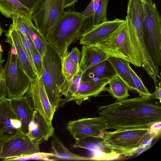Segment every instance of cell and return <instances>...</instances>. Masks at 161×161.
I'll list each match as a JSON object with an SVG mask.
<instances>
[{"instance_id": "42", "label": "cell", "mask_w": 161, "mask_h": 161, "mask_svg": "<svg viewBox=\"0 0 161 161\" xmlns=\"http://www.w3.org/2000/svg\"><path fill=\"white\" fill-rule=\"evenodd\" d=\"M0 51H1L2 52H3V51L2 49V46L0 44Z\"/></svg>"}, {"instance_id": "39", "label": "cell", "mask_w": 161, "mask_h": 161, "mask_svg": "<svg viewBox=\"0 0 161 161\" xmlns=\"http://www.w3.org/2000/svg\"><path fill=\"white\" fill-rule=\"evenodd\" d=\"M2 53L3 52L0 51V67L3 65V63L4 61V60L3 59Z\"/></svg>"}, {"instance_id": "18", "label": "cell", "mask_w": 161, "mask_h": 161, "mask_svg": "<svg viewBox=\"0 0 161 161\" xmlns=\"http://www.w3.org/2000/svg\"><path fill=\"white\" fill-rule=\"evenodd\" d=\"M82 45L79 68L83 72L109 58L103 50L96 46Z\"/></svg>"}, {"instance_id": "23", "label": "cell", "mask_w": 161, "mask_h": 161, "mask_svg": "<svg viewBox=\"0 0 161 161\" xmlns=\"http://www.w3.org/2000/svg\"><path fill=\"white\" fill-rule=\"evenodd\" d=\"M111 65L115 75L125 84L128 89L135 91V87L128 64L129 63L115 57H110L107 59Z\"/></svg>"}, {"instance_id": "4", "label": "cell", "mask_w": 161, "mask_h": 161, "mask_svg": "<svg viewBox=\"0 0 161 161\" xmlns=\"http://www.w3.org/2000/svg\"><path fill=\"white\" fill-rule=\"evenodd\" d=\"M159 135L151 130L104 131L99 143L102 147L117 152L121 155L132 156L150 146L152 141Z\"/></svg>"}, {"instance_id": "37", "label": "cell", "mask_w": 161, "mask_h": 161, "mask_svg": "<svg viewBox=\"0 0 161 161\" xmlns=\"http://www.w3.org/2000/svg\"><path fill=\"white\" fill-rule=\"evenodd\" d=\"M21 3L31 11L39 0H18Z\"/></svg>"}, {"instance_id": "20", "label": "cell", "mask_w": 161, "mask_h": 161, "mask_svg": "<svg viewBox=\"0 0 161 161\" xmlns=\"http://www.w3.org/2000/svg\"><path fill=\"white\" fill-rule=\"evenodd\" d=\"M115 75L113 68L109 61L106 60L84 72L81 81H97L104 79H110Z\"/></svg>"}, {"instance_id": "33", "label": "cell", "mask_w": 161, "mask_h": 161, "mask_svg": "<svg viewBox=\"0 0 161 161\" xmlns=\"http://www.w3.org/2000/svg\"><path fill=\"white\" fill-rule=\"evenodd\" d=\"M101 0H92L89 4L81 14L84 16L88 17L93 15L97 9Z\"/></svg>"}, {"instance_id": "26", "label": "cell", "mask_w": 161, "mask_h": 161, "mask_svg": "<svg viewBox=\"0 0 161 161\" xmlns=\"http://www.w3.org/2000/svg\"><path fill=\"white\" fill-rule=\"evenodd\" d=\"M61 58L62 72L68 82L78 71L79 65L69 57L68 50Z\"/></svg>"}, {"instance_id": "19", "label": "cell", "mask_w": 161, "mask_h": 161, "mask_svg": "<svg viewBox=\"0 0 161 161\" xmlns=\"http://www.w3.org/2000/svg\"><path fill=\"white\" fill-rule=\"evenodd\" d=\"M0 12L7 18L15 16L23 20H32L30 10L18 0H0Z\"/></svg>"}, {"instance_id": "14", "label": "cell", "mask_w": 161, "mask_h": 161, "mask_svg": "<svg viewBox=\"0 0 161 161\" xmlns=\"http://www.w3.org/2000/svg\"><path fill=\"white\" fill-rule=\"evenodd\" d=\"M109 79H104L97 81H81L76 91L72 95L63 99L61 104L73 100L80 104L83 101L91 97L98 96L104 91H108V87H106Z\"/></svg>"}, {"instance_id": "6", "label": "cell", "mask_w": 161, "mask_h": 161, "mask_svg": "<svg viewBox=\"0 0 161 161\" xmlns=\"http://www.w3.org/2000/svg\"><path fill=\"white\" fill-rule=\"evenodd\" d=\"M143 39L147 52L156 68L161 65V18L155 3H143Z\"/></svg>"}, {"instance_id": "9", "label": "cell", "mask_w": 161, "mask_h": 161, "mask_svg": "<svg viewBox=\"0 0 161 161\" xmlns=\"http://www.w3.org/2000/svg\"><path fill=\"white\" fill-rule=\"evenodd\" d=\"M39 144L30 140L22 132L1 141L0 159L5 161L40 153Z\"/></svg>"}, {"instance_id": "7", "label": "cell", "mask_w": 161, "mask_h": 161, "mask_svg": "<svg viewBox=\"0 0 161 161\" xmlns=\"http://www.w3.org/2000/svg\"><path fill=\"white\" fill-rule=\"evenodd\" d=\"M4 69L8 98L12 99L24 96L30 88L31 81L25 72L17 54H13L10 49Z\"/></svg>"}, {"instance_id": "17", "label": "cell", "mask_w": 161, "mask_h": 161, "mask_svg": "<svg viewBox=\"0 0 161 161\" xmlns=\"http://www.w3.org/2000/svg\"><path fill=\"white\" fill-rule=\"evenodd\" d=\"M10 100L12 108L21 123V131L26 134L35 110L31 103L26 95Z\"/></svg>"}, {"instance_id": "2", "label": "cell", "mask_w": 161, "mask_h": 161, "mask_svg": "<svg viewBox=\"0 0 161 161\" xmlns=\"http://www.w3.org/2000/svg\"><path fill=\"white\" fill-rule=\"evenodd\" d=\"M92 16L86 17L74 11H64L46 38L62 57L74 41L93 26Z\"/></svg>"}, {"instance_id": "8", "label": "cell", "mask_w": 161, "mask_h": 161, "mask_svg": "<svg viewBox=\"0 0 161 161\" xmlns=\"http://www.w3.org/2000/svg\"><path fill=\"white\" fill-rule=\"evenodd\" d=\"M64 11L63 0H39L31 13L35 25L45 36Z\"/></svg>"}, {"instance_id": "41", "label": "cell", "mask_w": 161, "mask_h": 161, "mask_svg": "<svg viewBox=\"0 0 161 161\" xmlns=\"http://www.w3.org/2000/svg\"><path fill=\"white\" fill-rule=\"evenodd\" d=\"M143 3H147V0H140Z\"/></svg>"}, {"instance_id": "12", "label": "cell", "mask_w": 161, "mask_h": 161, "mask_svg": "<svg viewBox=\"0 0 161 161\" xmlns=\"http://www.w3.org/2000/svg\"><path fill=\"white\" fill-rule=\"evenodd\" d=\"M21 124L7 97L0 102V137L1 141L22 132Z\"/></svg>"}, {"instance_id": "22", "label": "cell", "mask_w": 161, "mask_h": 161, "mask_svg": "<svg viewBox=\"0 0 161 161\" xmlns=\"http://www.w3.org/2000/svg\"><path fill=\"white\" fill-rule=\"evenodd\" d=\"M52 136L53 138L51 147L52 157L57 160H91L90 158L78 155L69 150L54 132Z\"/></svg>"}, {"instance_id": "43", "label": "cell", "mask_w": 161, "mask_h": 161, "mask_svg": "<svg viewBox=\"0 0 161 161\" xmlns=\"http://www.w3.org/2000/svg\"><path fill=\"white\" fill-rule=\"evenodd\" d=\"M1 139L0 137V150L1 149Z\"/></svg>"}, {"instance_id": "36", "label": "cell", "mask_w": 161, "mask_h": 161, "mask_svg": "<svg viewBox=\"0 0 161 161\" xmlns=\"http://www.w3.org/2000/svg\"><path fill=\"white\" fill-rule=\"evenodd\" d=\"M158 86H157L155 88V92L151 93V95L149 97L150 99H157L159 100V102L161 103V82L160 81L158 82Z\"/></svg>"}, {"instance_id": "30", "label": "cell", "mask_w": 161, "mask_h": 161, "mask_svg": "<svg viewBox=\"0 0 161 161\" xmlns=\"http://www.w3.org/2000/svg\"><path fill=\"white\" fill-rule=\"evenodd\" d=\"M31 48L33 64L36 73L38 78H39L41 74L42 68V57L36 49L32 47Z\"/></svg>"}, {"instance_id": "40", "label": "cell", "mask_w": 161, "mask_h": 161, "mask_svg": "<svg viewBox=\"0 0 161 161\" xmlns=\"http://www.w3.org/2000/svg\"><path fill=\"white\" fill-rule=\"evenodd\" d=\"M3 31V30L0 24V36L2 35Z\"/></svg>"}, {"instance_id": "13", "label": "cell", "mask_w": 161, "mask_h": 161, "mask_svg": "<svg viewBox=\"0 0 161 161\" xmlns=\"http://www.w3.org/2000/svg\"><path fill=\"white\" fill-rule=\"evenodd\" d=\"M125 22V20L116 19L93 25L80 38V43L82 45L94 46Z\"/></svg>"}, {"instance_id": "10", "label": "cell", "mask_w": 161, "mask_h": 161, "mask_svg": "<svg viewBox=\"0 0 161 161\" xmlns=\"http://www.w3.org/2000/svg\"><path fill=\"white\" fill-rule=\"evenodd\" d=\"M107 125L104 119L99 116L70 121L67 129L75 141L88 137L102 139Z\"/></svg>"}, {"instance_id": "38", "label": "cell", "mask_w": 161, "mask_h": 161, "mask_svg": "<svg viewBox=\"0 0 161 161\" xmlns=\"http://www.w3.org/2000/svg\"><path fill=\"white\" fill-rule=\"evenodd\" d=\"M79 0H63V8L64 9L71 7L77 2Z\"/></svg>"}, {"instance_id": "35", "label": "cell", "mask_w": 161, "mask_h": 161, "mask_svg": "<svg viewBox=\"0 0 161 161\" xmlns=\"http://www.w3.org/2000/svg\"><path fill=\"white\" fill-rule=\"evenodd\" d=\"M69 55L71 59L79 65L81 53L77 47L73 48L71 51L69 52Z\"/></svg>"}, {"instance_id": "24", "label": "cell", "mask_w": 161, "mask_h": 161, "mask_svg": "<svg viewBox=\"0 0 161 161\" xmlns=\"http://www.w3.org/2000/svg\"><path fill=\"white\" fill-rule=\"evenodd\" d=\"M22 20L27 28L35 47L42 57L49 43L45 36L33 24L32 20Z\"/></svg>"}, {"instance_id": "11", "label": "cell", "mask_w": 161, "mask_h": 161, "mask_svg": "<svg viewBox=\"0 0 161 161\" xmlns=\"http://www.w3.org/2000/svg\"><path fill=\"white\" fill-rule=\"evenodd\" d=\"M25 95L31 102L34 110L42 115L47 123H52L56 108L51 104L40 78L31 82Z\"/></svg>"}, {"instance_id": "29", "label": "cell", "mask_w": 161, "mask_h": 161, "mask_svg": "<svg viewBox=\"0 0 161 161\" xmlns=\"http://www.w3.org/2000/svg\"><path fill=\"white\" fill-rule=\"evenodd\" d=\"M83 71L79 68L77 72L68 81L65 98H67L72 95L76 90L78 86L81 81Z\"/></svg>"}, {"instance_id": "15", "label": "cell", "mask_w": 161, "mask_h": 161, "mask_svg": "<svg viewBox=\"0 0 161 161\" xmlns=\"http://www.w3.org/2000/svg\"><path fill=\"white\" fill-rule=\"evenodd\" d=\"M5 36V42L13 45L15 48L20 61L31 81L36 80L38 78L24 49L19 29L13 21L6 32Z\"/></svg>"}, {"instance_id": "21", "label": "cell", "mask_w": 161, "mask_h": 161, "mask_svg": "<svg viewBox=\"0 0 161 161\" xmlns=\"http://www.w3.org/2000/svg\"><path fill=\"white\" fill-rule=\"evenodd\" d=\"M99 138L88 137L75 141L72 145L74 148H81L89 150L93 153L91 160H111L112 154L111 152L106 153L102 150L103 147L99 143ZM104 148V147H103Z\"/></svg>"}, {"instance_id": "31", "label": "cell", "mask_w": 161, "mask_h": 161, "mask_svg": "<svg viewBox=\"0 0 161 161\" xmlns=\"http://www.w3.org/2000/svg\"><path fill=\"white\" fill-rule=\"evenodd\" d=\"M12 21L15 24L19 30L24 35L29 42L31 47L36 48L30 37L28 30L22 19L20 18L14 16L12 18Z\"/></svg>"}, {"instance_id": "34", "label": "cell", "mask_w": 161, "mask_h": 161, "mask_svg": "<svg viewBox=\"0 0 161 161\" xmlns=\"http://www.w3.org/2000/svg\"><path fill=\"white\" fill-rule=\"evenodd\" d=\"M7 92L5 81V71L3 65L0 67V102L6 98Z\"/></svg>"}, {"instance_id": "5", "label": "cell", "mask_w": 161, "mask_h": 161, "mask_svg": "<svg viewBox=\"0 0 161 161\" xmlns=\"http://www.w3.org/2000/svg\"><path fill=\"white\" fill-rule=\"evenodd\" d=\"M94 46L101 49L109 57L119 58L137 67L142 66V58L130 41L125 22Z\"/></svg>"}, {"instance_id": "28", "label": "cell", "mask_w": 161, "mask_h": 161, "mask_svg": "<svg viewBox=\"0 0 161 161\" xmlns=\"http://www.w3.org/2000/svg\"><path fill=\"white\" fill-rule=\"evenodd\" d=\"M129 63L128 64V66L135 87V91H136L140 96L149 98L151 93L149 92L145 86L141 78L137 75L131 67Z\"/></svg>"}, {"instance_id": "25", "label": "cell", "mask_w": 161, "mask_h": 161, "mask_svg": "<svg viewBox=\"0 0 161 161\" xmlns=\"http://www.w3.org/2000/svg\"><path fill=\"white\" fill-rule=\"evenodd\" d=\"M108 91L112 96L120 100L129 96L128 88L125 82L118 76L115 75L109 79Z\"/></svg>"}, {"instance_id": "27", "label": "cell", "mask_w": 161, "mask_h": 161, "mask_svg": "<svg viewBox=\"0 0 161 161\" xmlns=\"http://www.w3.org/2000/svg\"><path fill=\"white\" fill-rule=\"evenodd\" d=\"M109 0H101L97 9L92 16L93 25H97L108 20L107 11Z\"/></svg>"}, {"instance_id": "3", "label": "cell", "mask_w": 161, "mask_h": 161, "mask_svg": "<svg viewBox=\"0 0 161 161\" xmlns=\"http://www.w3.org/2000/svg\"><path fill=\"white\" fill-rule=\"evenodd\" d=\"M42 68L39 78L42 81L49 101L57 109L65 96L68 82L62 72L61 56L49 44L42 57Z\"/></svg>"}, {"instance_id": "32", "label": "cell", "mask_w": 161, "mask_h": 161, "mask_svg": "<svg viewBox=\"0 0 161 161\" xmlns=\"http://www.w3.org/2000/svg\"><path fill=\"white\" fill-rule=\"evenodd\" d=\"M19 31L24 49L27 56L30 62L36 73L32 59L31 46L29 41L19 29Z\"/></svg>"}, {"instance_id": "16", "label": "cell", "mask_w": 161, "mask_h": 161, "mask_svg": "<svg viewBox=\"0 0 161 161\" xmlns=\"http://www.w3.org/2000/svg\"><path fill=\"white\" fill-rule=\"evenodd\" d=\"M54 130L52 123H47L42 115L35 110L26 135L31 141L39 144L48 140L54 133Z\"/></svg>"}, {"instance_id": "1", "label": "cell", "mask_w": 161, "mask_h": 161, "mask_svg": "<svg viewBox=\"0 0 161 161\" xmlns=\"http://www.w3.org/2000/svg\"><path fill=\"white\" fill-rule=\"evenodd\" d=\"M152 99L139 96L116 100L108 105L99 106L98 114L105 120L106 130H148L154 123L161 122V103Z\"/></svg>"}]
</instances>
